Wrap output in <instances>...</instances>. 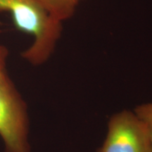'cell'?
Masks as SVG:
<instances>
[{
  "instance_id": "cell-4",
  "label": "cell",
  "mask_w": 152,
  "mask_h": 152,
  "mask_svg": "<svg viewBox=\"0 0 152 152\" xmlns=\"http://www.w3.org/2000/svg\"><path fill=\"white\" fill-rule=\"evenodd\" d=\"M49 14L64 23L75 15L80 4L85 0H38Z\"/></svg>"
},
{
  "instance_id": "cell-5",
  "label": "cell",
  "mask_w": 152,
  "mask_h": 152,
  "mask_svg": "<svg viewBox=\"0 0 152 152\" xmlns=\"http://www.w3.org/2000/svg\"><path fill=\"white\" fill-rule=\"evenodd\" d=\"M134 113L147 126L152 143V103L138 106L134 109Z\"/></svg>"
},
{
  "instance_id": "cell-1",
  "label": "cell",
  "mask_w": 152,
  "mask_h": 152,
  "mask_svg": "<svg viewBox=\"0 0 152 152\" xmlns=\"http://www.w3.org/2000/svg\"><path fill=\"white\" fill-rule=\"evenodd\" d=\"M0 13H7L19 31L33 37L21 56L31 65L46 63L62 35L63 24L55 20L38 0H0Z\"/></svg>"
},
{
  "instance_id": "cell-2",
  "label": "cell",
  "mask_w": 152,
  "mask_h": 152,
  "mask_svg": "<svg viewBox=\"0 0 152 152\" xmlns=\"http://www.w3.org/2000/svg\"><path fill=\"white\" fill-rule=\"evenodd\" d=\"M27 104L7 69L0 71V138L4 152H30Z\"/></svg>"
},
{
  "instance_id": "cell-6",
  "label": "cell",
  "mask_w": 152,
  "mask_h": 152,
  "mask_svg": "<svg viewBox=\"0 0 152 152\" xmlns=\"http://www.w3.org/2000/svg\"><path fill=\"white\" fill-rule=\"evenodd\" d=\"M8 57V49L4 45L0 44V71L7 69V63Z\"/></svg>"
},
{
  "instance_id": "cell-3",
  "label": "cell",
  "mask_w": 152,
  "mask_h": 152,
  "mask_svg": "<svg viewBox=\"0 0 152 152\" xmlns=\"http://www.w3.org/2000/svg\"><path fill=\"white\" fill-rule=\"evenodd\" d=\"M98 152H152L149 130L134 113L123 111L114 114Z\"/></svg>"
}]
</instances>
